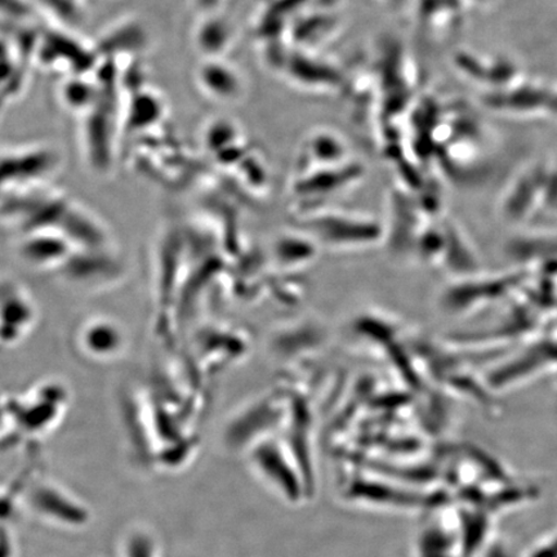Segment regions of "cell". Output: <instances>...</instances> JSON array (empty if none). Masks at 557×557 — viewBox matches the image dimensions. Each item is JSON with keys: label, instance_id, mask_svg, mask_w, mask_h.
<instances>
[{"label": "cell", "instance_id": "obj_2", "mask_svg": "<svg viewBox=\"0 0 557 557\" xmlns=\"http://www.w3.org/2000/svg\"><path fill=\"white\" fill-rule=\"evenodd\" d=\"M508 252L515 261L522 263H552L557 261V239L547 236H525L513 240Z\"/></svg>", "mask_w": 557, "mask_h": 557}, {"label": "cell", "instance_id": "obj_3", "mask_svg": "<svg viewBox=\"0 0 557 557\" xmlns=\"http://www.w3.org/2000/svg\"><path fill=\"white\" fill-rule=\"evenodd\" d=\"M542 209L547 213L557 214V162L547 169Z\"/></svg>", "mask_w": 557, "mask_h": 557}, {"label": "cell", "instance_id": "obj_1", "mask_svg": "<svg viewBox=\"0 0 557 557\" xmlns=\"http://www.w3.org/2000/svg\"><path fill=\"white\" fill-rule=\"evenodd\" d=\"M548 165H535L520 173L500 200V214L508 224L520 225L542 209Z\"/></svg>", "mask_w": 557, "mask_h": 557}]
</instances>
